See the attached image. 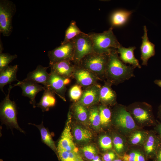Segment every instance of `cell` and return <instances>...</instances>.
Instances as JSON below:
<instances>
[{
  "instance_id": "1",
  "label": "cell",
  "mask_w": 161,
  "mask_h": 161,
  "mask_svg": "<svg viewBox=\"0 0 161 161\" xmlns=\"http://www.w3.org/2000/svg\"><path fill=\"white\" fill-rule=\"evenodd\" d=\"M117 49H112L109 53L106 78L112 85H117L135 77L132 66H127L120 59Z\"/></svg>"
},
{
  "instance_id": "2",
  "label": "cell",
  "mask_w": 161,
  "mask_h": 161,
  "mask_svg": "<svg viewBox=\"0 0 161 161\" xmlns=\"http://www.w3.org/2000/svg\"><path fill=\"white\" fill-rule=\"evenodd\" d=\"M126 109L139 127L155 126L157 124L152 106L148 103L135 102L126 106Z\"/></svg>"
},
{
  "instance_id": "3",
  "label": "cell",
  "mask_w": 161,
  "mask_h": 161,
  "mask_svg": "<svg viewBox=\"0 0 161 161\" xmlns=\"http://www.w3.org/2000/svg\"><path fill=\"white\" fill-rule=\"evenodd\" d=\"M112 113V122L117 129L118 133L126 137L134 130L141 128L136 124L127 110L126 106L116 104Z\"/></svg>"
},
{
  "instance_id": "4",
  "label": "cell",
  "mask_w": 161,
  "mask_h": 161,
  "mask_svg": "<svg viewBox=\"0 0 161 161\" xmlns=\"http://www.w3.org/2000/svg\"><path fill=\"white\" fill-rule=\"evenodd\" d=\"M113 28L111 27L102 33L88 34L93 43L94 52L109 53L112 49H118L122 46L114 34Z\"/></svg>"
},
{
  "instance_id": "5",
  "label": "cell",
  "mask_w": 161,
  "mask_h": 161,
  "mask_svg": "<svg viewBox=\"0 0 161 161\" xmlns=\"http://www.w3.org/2000/svg\"><path fill=\"white\" fill-rule=\"evenodd\" d=\"M109 53L93 52L84 57L78 65L92 72L97 76L106 78Z\"/></svg>"
},
{
  "instance_id": "6",
  "label": "cell",
  "mask_w": 161,
  "mask_h": 161,
  "mask_svg": "<svg viewBox=\"0 0 161 161\" xmlns=\"http://www.w3.org/2000/svg\"><path fill=\"white\" fill-rule=\"evenodd\" d=\"M13 86L10 85L7 94L0 105V117L2 123L11 128L16 129L21 132L24 131L19 127L17 120L16 105L10 98V94Z\"/></svg>"
},
{
  "instance_id": "7",
  "label": "cell",
  "mask_w": 161,
  "mask_h": 161,
  "mask_svg": "<svg viewBox=\"0 0 161 161\" xmlns=\"http://www.w3.org/2000/svg\"><path fill=\"white\" fill-rule=\"evenodd\" d=\"M16 11V5L12 1H0V32L4 36H9L12 31V19Z\"/></svg>"
},
{
  "instance_id": "8",
  "label": "cell",
  "mask_w": 161,
  "mask_h": 161,
  "mask_svg": "<svg viewBox=\"0 0 161 161\" xmlns=\"http://www.w3.org/2000/svg\"><path fill=\"white\" fill-rule=\"evenodd\" d=\"M71 40L74 49L73 61L77 65L85 56L94 52L93 43L88 34L83 32Z\"/></svg>"
},
{
  "instance_id": "9",
  "label": "cell",
  "mask_w": 161,
  "mask_h": 161,
  "mask_svg": "<svg viewBox=\"0 0 161 161\" xmlns=\"http://www.w3.org/2000/svg\"><path fill=\"white\" fill-rule=\"evenodd\" d=\"M74 55V45L71 40L48 52L49 64L63 61H73Z\"/></svg>"
},
{
  "instance_id": "10",
  "label": "cell",
  "mask_w": 161,
  "mask_h": 161,
  "mask_svg": "<svg viewBox=\"0 0 161 161\" xmlns=\"http://www.w3.org/2000/svg\"><path fill=\"white\" fill-rule=\"evenodd\" d=\"M49 74L47 88L66 101L65 94L66 89V86L70 82L69 78H64L52 72Z\"/></svg>"
},
{
  "instance_id": "11",
  "label": "cell",
  "mask_w": 161,
  "mask_h": 161,
  "mask_svg": "<svg viewBox=\"0 0 161 161\" xmlns=\"http://www.w3.org/2000/svg\"><path fill=\"white\" fill-rule=\"evenodd\" d=\"M17 86L21 89L22 95L30 99V103L34 108L36 107L35 97L36 95L40 92L44 90L47 88L34 82L24 79L18 82L13 87Z\"/></svg>"
},
{
  "instance_id": "12",
  "label": "cell",
  "mask_w": 161,
  "mask_h": 161,
  "mask_svg": "<svg viewBox=\"0 0 161 161\" xmlns=\"http://www.w3.org/2000/svg\"><path fill=\"white\" fill-rule=\"evenodd\" d=\"M71 116H68L66 125L58 142L57 150L78 152V148L75 144L71 131Z\"/></svg>"
},
{
  "instance_id": "13",
  "label": "cell",
  "mask_w": 161,
  "mask_h": 161,
  "mask_svg": "<svg viewBox=\"0 0 161 161\" xmlns=\"http://www.w3.org/2000/svg\"><path fill=\"white\" fill-rule=\"evenodd\" d=\"M161 144V138L154 130L149 131L143 148L148 160H153Z\"/></svg>"
},
{
  "instance_id": "14",
  "label": "cell",
  "mask_w": 161,
  "mask_h": 161,
  "mask_svg": "<svg viewBox=\"0 0 161 161\" xmlns=\"http://www.w3.org/2000/svg\"><path fill=\"white\" fill-rule=\"evenodd\" d=\"M73 75L79 85L89 86L95 84L97 75L92 72L77 65L75 66Z\"/></svg>"
},
{
  "instance_id": "15",
  "label": "cell",
  "mask_w": 161,
  "mask_h": 161,
  "mask_svg": "<svg viewBox=\"0 0 161 161\" xmlns=\"http://www.w3.org/2000/svg\"><path fill=\"white\" fill-rule=\"evenodd\" d=\"M144 35L142 37V43L140 47L141 58L142 65L147 66L148 59L155 54V45L150 42L148 36L147 30L145 26L143 27Z\"/></svg>"
},
{
  "instance_id": "16",
  "label": "cell",
  "mask_w": 161,
  "mask_h": 161,
  "mask_svg": "<svg viewBox=\"0 0 161 161\" xmlns=\"http://www.w3.org/2000/svg\"><path fill=\"white\" fill-rule=\"evenodd\" d=\"M100 87L96 84L88 87L83 92L78 103L86 106L93 105L99 101Z\"/></svg>"
},
{
  "instance_id": "17",
  "label": "cell",
  "mask_w": 161,
  "mask_h": 161,
  "mask_svg": "<svg viewBox=\"0 0 161 161\" xmlns=\"http://www.w3.org/2000/svg\"><path fill=\"white\" fill-rule=\"evenodd\" d=\"M75 66L71 61H63L49 64L51 72L62 77L69 78L73 75Z\"/></svg>"
},
{
  "instance_id": "18",
  "label": "cell",
  "mask_w": 161,
  "mask_h": 161,
  "mask_svg": "<svg viewBox=\"0 0 161 161\" xmlns=\"http://www.w3.org/2000/svg\"><path fill=\"white\" fill-rule=\"evenodd\" d=\"M48 68L39 65L34 70L28 73L24 79L41 83L47 87L49 75L47 72Z\"/></svg>"
},
{
  "instance_id": "19",
  "label": "cell",
  "mask_w": 161,
  "mask_h": 161,
  "mask_svg": "<svg viewBox=\"0 0 161 161\" xmlns=\"http://www.w3.org/2000/svg\"><path fill=\"white\" fill-rule=\"evenodd\" d=\"M18 69V65L8 66L0 72V88L3 92L4 86L15 81L19 82L17 78V72Z\"/></svg>"
},
{
  "instance_id": "20",
  "label": "cell",
  "mask_w": 161,
  "mask_h": 161,
  "mask_svg": "<svg viewBox=\"0 0 161 161\" xmlns=\"http://www.w3.org/2000/svg\"><path fill=\"white\" fill-rule=\"evenodd\" d=\"M112 84L107 81L101 87L100 90L99 101L103 105H113L116 103L117 95L111 87Z\"/></svg>"
},
{
  "instance_id": "21",
  "label": "cell",
  "mask_w": 161,
  "mask_h": 161,
  "mask_svg": "<svg viewBox=\"0 0 161 161\" xmlns=\"http://www.w3.org/2000/svg\"><path fill=\"white\" fill-rule=\"evenodd\" d=\"M123 161H148L143 147L139 145L130 146L127 151L120 157Z\"/></svg>"
},
{
  "instance_id": "22",
  "label": "cell",
  "mask_w": 161,
  "mask_h": 161,
  "mask_svg": "<svg viewBox=\"0 0 161 161\" xmlns=\"http://www.w3.org/2000/svg\"><path fill=\"white\" fill-rule=\"evenodd\" d=\"M136 48L135 47H130L126 48L121 46L117 49L118 54H120V59L124 64H129L134 67L139 69L141 68L139 61L135 58L134 51Z\"/></svg>"
},
{
  "instance_id": "23",
  "label": "cell",
  "mask_w": 161,
  "mask_h": 161,
  "mask_svg": "<svg viewBox=\"0 0 161 161\" xmlns=\"http://www.w3.org/2000/svg\"><path fill=\"white\" fill-rule=\"evenodd\" d=\"M55 94L52 90L47 87L44 90L39 102L36 104V106L40 108L42 112L48 111L50 108L55 105Z\"/></svg>"
},
{
  "instance_id": "24",
  "label": "cell",
  "mask_w": 161,
  "mask_h": 161,
  "mask_svg": "<svg viewBox=\"0 0 161 161\" xmlns=\"http://www.w3.org/2000/svg\"><path fill=\"white\" fill-rule=\"evenodd\" d=\"M149 131L140 128L132 131L126 137L130 146L139 145L143 147L147 137Z\"/></svg>"
},
{
  "instance_id": "25",
  "label": "cell",
  "mask_w": 161,
  "mask_h": 161,
  "mask_svg": "<svg viewBox=\"0 0 161 161\" xmlns=\"http://www.w3.org/2000/svg\"><path fill=\"white\" fill-rule=\"evenodd\" d=\"M113 136V147L115 152L119 157H121L127 151L129 147L127 137L119 133Z\"/></svg>"
},
{
  "instance_id": "26",
  "label": "cell",
  "mask_w": 161,
  "mask_h": 161,
  "mask_svg": "<svg viewBox=\"0 0 161 161\" xmlns=\"http://www.w3.org/2000/svg\"><path fill=\"white\" fill-rule=\"evenodd\" d=\"M133 11L118 10L113 12L110 17L112 27H119L124 24L127 21Z\"/></svg>"
},
{
  "instance_id": "27",
  "label": "cell",
  "mask_w": 161,
  "mask_h": 161,
  "mask_svg": "<svg viewBox=\"0 0 161 161\" xmlns=\"http://www.w3.org/2000/svg\"><path fill=\"white\" fill-rule=\"evenodd\" d=\"M30 124L35 126L39 129L42 142L52 150L57 151V148L55 146L51 135L47 129L44 126L43 123L39 125L32 123Z\"/></svg>"
},
{
  "instance_id": "28",
  "label": "cell",
  "mask_w": 161,
  "mask_h": 161,
  "mask_svg": "<svg viewBox=\"0 0 161 161\" xmlns=\"http://www.w3.org/2000/svg\"><path fill=\"white\" fill-rule=\"evenodd\" d=\"M83 32L78 27L75 21H72L65 31L64 38L61 44L70 41L77 35Z\"/></svg>"
},
{
  "instance_id": "29",
  "label": "cell",
  "mask_w": 161,
  "mask_h": 161,
  "mask_svg": "<svg viewBox=\"0 0 161 161\" xmlns=\"http://www.w3.org/2000/svg\"><path fill=\"white\" fill-rule=\"evenodd\" d=\"M61 161H85L79 152L57 150Z\"/></svg>"
},
{
  "instance_id": "30",
  "label": "cell",
  "mask_w": 161,
  "mask_h": 161,
  "mask_svg": "<svg viewBox=\"0 0 161 161\" xmlns=\"http://www.w3.org/2000/svg\"><path fill=\"white\" fill-rule=\"evenodd\" d=\"M74 135L76 140L80 142L88 141L92 139V137L90 131L79 126L74 128Z\"/></svg>"
},
{
  "instance_id": "31",
  "label": "cell",
  "mask_w": 161,
  "mask_h": 161,
  "mask_svg": "<svg viewBox=\"0 0 161 161\" xmlns=\"http://www.w3.org/2000/svg\"><path fill=\"white\" fill-rule=\"evenodd\" d=\"M100 120V125L107 126L112 122V111L107 106L102 105L98 107Z\"/></svg>"
},
{
  "instance_id": "32",
  "label": "cell",
  "mask_w": 161,
  "mask_h": 161,
  "mask_svg": "<svg viewBox=\"0 0 161 161\" xmlns=\"http://www.w3.org/2000/svg\"><path fill=\"white\" fill-rule=\"evenodd\" d=\"M74 111L77 119L81 121H86L89 117V112L85 106L78 103L75 105Z\"/></svg>"
},
{
  "instance_id": "33",
  "label": "cell",
  "mask_w": 161,
  "mask_h": 161,
  "mask_svg": "<svg viewBox=\"0 0 161 161\" xmlns=\"http://www.w3.org/2000/svg\"><path fill=\"white\" fill-rule=\"evenodd\" d=\"M89 119L92 126L95 128L100 125V120L98 108L95 107L89 112Z\"/></svg>"
},
{
  "instance_id": "34",
  "label": "cell",
  "mask_w": 161,
  "mask_h": 161,
  "mask_svg": "<svg viewBox=\"0 0 161 161\" xmlns=\"http://www.w3.org/2000/svg\"><path fill=\"white\" fill-rule=\"evenodd\" d=\"M16 54L11 55L9 53H0V72L9 66V64L17 58Z\"/></svg>"
},
{
  "instance_id": "35",
  "label": "cell",
  "mask_w": 161,
  "mask_h": 161,
  "mask_svg": "<svg viewBox=\"0 0 161 161\" xmlns=\"http://www.w3.org/2000/svg\"><path fill=\"white\" fill-rule=\"evenodd\" d=\"M99 143L100 146L104 151L109 150L113 148L112 138L108 135L101 136L99 138Z\"/></svg>"
},
{
  "instance_id": "36",
  "label": "cell",
  "mask_w": 161,
  "mask_h": 161,
  "mask_svg": "<svg viewBox=\"0 0 161 161\" xmlns=\"http://www.w3.org/2000/svg\"><path fill=\"white\" fill-rule=\"evenodd\" d=\"M83 92L81 86L75 85L70 89L69 95L72 100L75 102L78 101L81 97Z\"/></svg>"
},
{
  "instance_id": "37",
  "label": "cell",
  "mask_w": 161,
  "mask_h": 161,
  "mask_svg": "<svg viewBox=\"0 0 161 161\" xmlns=\"http://www.w3.org/2000/svg\"><path fill=\"white\" fill-rule=\"evenodd\" d=\"M84 156L89 160H92L95 156L96 151L95 147L91 145L84 146L82 148Z\"/></svg>"
},
{
  "instance_id": "38",
  "label": "cell",
  "mask_w": 161,
  "mask_h": 161,
  "mask_svg": "<svg viewBox=\"0 0 161 161\" xmlns=\"http://www.w3.org/2000/svg\"><path fill=\"white\" fill-rule=\"evenodd\" d=\"M118 157L115 152L109 151L103 154V161H113Z\"/></svg>"
},
{
  "instance_id": "39",
  "label": "cell",
  "mask_w": 161,
  "mask_h": 161,
  "mask_svg": "<svg viewBox=\"0 0 161 161\" xmlns=\"http://www.w3.org/2000/svg\"><path fill=\"white\" fill-rule=\"evenodd\" d=\"M153 161H161V144L159 147Z\"/></svg>"
},
{
  "instance_id": "40",
  "label": "cell",
  "mask_w": 161,
  "mask_h": 161,
  "mask_svg": "<svg viewBox=\"0 0 161 161\" xmlns=\"http://www.w3.org/2000/svg\"><path fill=\"white\" fill-rule=\"evenodd\" d=\"M154 130L161 138V122H157V124L154 126Z\"/></svg>"
},
{
  "instance_id": "41",
  "label": "cell",
  "mask_w": 161,
  "mask_h": 161,
  "mask_svg": "<svg viewBox=\"0 0 161 161\" xmlns=\"http://www.w3.org/2000/svg\"><path fill=\"white\" fill-rule=\"evenodd\" d=\"M157 117L161 121V103L158 107L157 112Z\"/></svg>"
},
{
  "instance_id": "42",
  "label": "cell",
  "mask_w": 161,
  "mask_h": 161,
  "mask_svg": "<svg viewBox=\"0 0 161 161\" xmlns=\"http://www.w3.org/2000/svg\"><path fill=\"white\" fill-rule=\"evenodd\" d=\"M154 83L161 88V80H155L154 81Z\"/></svg>"
},
{
  "instance_id": "43",
  "label": "cell",
  "mask_w": 161,
  "mask_h": 161,
  "mask_svg": "<svg viewBox=\"0 0 161 161\" xmlns=\"http://www.w3.org/2000/svg\"><path fill=\"white\" fill-rule=\"evenodd\" d=\"M100 159L98 156H95L92 160V161H98Z\"/></svg>"
},
{
  "instance_id": "44",
  "label": "cell",
  "mask_w": 161,
  "mask_h": 161,
  "mask_svg": "<svg viewBox=\"0 0 161 161\" xmlns=\"http://www.w3.org/2000/svg\"><path fill=\"white\" fill-rule=\"evenodd\" d=\"M113 161H123L122 159L120 157H118Z\"/></svg>"
},
{
  "instance_id": "45",
  "label": "cell",
  "mask_w": 161,
  "mask_h": 161,
  "mask_svg": "<svg viewBox=\"0 0 161 161\" xmlns=\"http://www.w3.org/2000/svg\"><path fill=\"white\" fill-rule=\"evenodd\" d=\"M98 161H102L100 159Z\"/></svg>"
}]
</instances>
